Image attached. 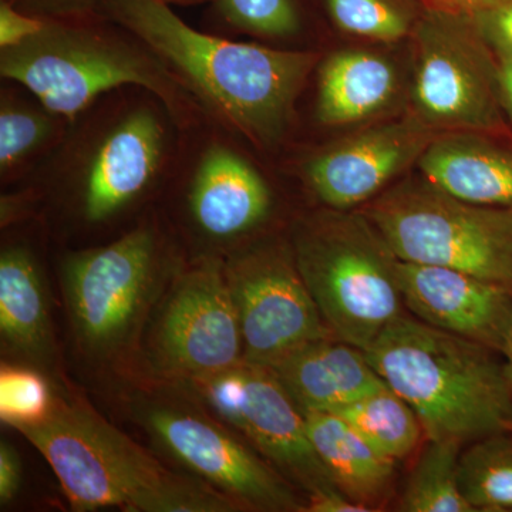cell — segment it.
Here are the masks:
<instances>
[{
  "label": "cell",
  "mask_w": 512,
  "mask_h": 512,
  "mask_svg": "<svg viewBox=\"0 0 512 512\" xmlns=\"http://www.w3.org/2000/svg\"><path fill=\"white\" fill-rule=\"evenodd\" d=\"M100 16L138 37L208 119L259 153L281 150L319 52L241 42L192 28L164 0H107Z\"/></svg>",
  "instance_id": "cell-1"
},
{
  "label": "cell",
  "mask_w": 512,
  "mask_h": 512,
  "mask_svg": "<svg viewBox=\"0 0 512 512\" xmlns=\"http://www.w3.org/2000/svg\"><path fill=\"white\" fill-rule=\"evenodd\" d=\"M183 138L161 97L123 87L74 117L62 144L30 177L32 188H46L82 227H109L173 177Z\"/></svg>",
  "instance_id": "cell-2"
},
{
  "label": "cell",
  "mask_w": 512,
  "mask_h": 512,
  "mask_svg": "<svg viewBox=\"0 0 512 512\" xmlns=\"http://www.w3.org/2000/svg\"><path fill=\"white\" fill-rule=\"evenodd\" d=\"M16 431L46 458L74 511L241 510L237 501L201 478L168 471L86 403L59 396L45 420Z\"/></svg>",
  "instance_id": "cell-3"
},
{
  "label": "cell",
  "mask_w": 512,
  "mask_h": 512,
  "mask_svg": "<svg viewBox=\"0 0 512 512\" xmlns=\"http://www.w3.org/2000/svg\"><path fill=\"white\" fill-rule=\"evenodd\" d=\"M373 369L413 407L427 440L470 444L512 421L500 353L400 316L365 350Z\"/></svg>",
  "instance_id": "cell-4"
},
{
  "label": "cell",
  "mask_w": 512,
  "mask_h": 512,
  "mask_svg": "<svg viewBox=\"0 0 512 512\" xmlns=\"http://www.w3.org/2000/svg\"><path fill=\"white\" fill-rule=\"evenodd\" d=\"M45 20L28 42L0 50V76L49 109L73 120L104 94L134 86L161 97L184 130L210 120L170 69L123 26L103 16Z\"/></svg>",
  "instance_id": "cell-5"
},
{
  "label": "cell",
  "mask_w": 512,
  "mask_h": 512,
  "mask_svg": "<svg viewBox=\"0 0 512 512\" xmlns=\"http://www.w3.org/2000/svg\"><path fill=\"white\" fill-rule=\"evenodd\" d=\"M296 265L335 338L366 350L406 315L399 261L360 210L303 215L289 232Z\"/></svg>",
  "instance_id": "cell-6"
},
{
  "label": "cell",
  "mask_w": 512,
  "mask_h": 512,
  "mask_svg": "<svg viewBox=\"0 0 512 512\" xmlns=\"http://www.w3.org/2000/svg\"><path fill=\"white\" fill-rule=\"evenodd\" d=\"M173 262L167 237L154 221L140 222L109 244L64 256V299L84 355L101 363L130 360Z\"/></svg>",
  "instance_id": "cell-7"
},
{
  "label": "cell",
  "mask_w": 512,
  "mask_h": 512,
  "mask_svg": "<svg viewBox=\"0 0 512 512\" xmlns=\"http://www.w3.org/2000/svg\"><path fill=\"white\" fill-rule=\"evenodd\" d=\"M360 211L394 255L512 288V210L461 200L410 171Z\"/></svg>",
  "instance_id": "cell-8"
},
{
  "label": "cell",
  "mask_w": 512,
  "mask_h": 512,
  "mask_svg": "<svg viewBox=\"0 0 512 512\" xmlns=\"http://www.w3.org/2000/svg\"><path fill=\"white\" fill-rule=\"evenodd\" d=\"M406 111L439 134L511 128L501 106L498 59L473 16L423 10L407 42Z\"/></svg>",
  "instance_id": "cell-9"
},
{
  "label": "cell",
  "mask_w": 512,
  "mask_h": 512,
  "mask_svg": "<svg viewBox=\"0 0 512 512\" xmlns=\"http://www.w3.org/2000/svg\"><path fill=\"white\" fill-rule=\"evenodd\" d=\"M131 413L154 446L191 476L237 501L244 510L295 512L306 501L291 483L220 419L167 389H144Z\"/></svg>",
  "instance_id": "cell-10"
},
{
  "label": "cell",
  "mask_w": 512,
  "mask_h": 512,
  "mask_svg": "<svg viewBox=\"0 0 512 512\" xmlns=\"http://www.w3.org/2000/svg\"><path fill=\"white\" fill-rule=\"evenodd\" d=\"M146 362L160 382L184 384L244 359L224 256L201 255L178 268L147 339Z\"/></svg>",
  "instance_id": "cell-11"
},
{
  "label": "cell",
  "mask_w": 512,
  "mask_h": 512,
  "mask_svg": "<svg viewBox=\"0 0 512 512\" xmlns=\"http://www.w3.org/2000/svg\"><path fill=\"white\" fill-rule=\"evenodd\" d=\"M224 266L248 362L269 367L312 340L333 336L303 281L289 239L238 245Z\"/></svg>",
  "instance_id": "cell-12"
},
{
  "label": "cell",
  "mask_w": 512,
  "mask_h": 512,
  "mask_svg": "<svg viewBox=\"0 0 512 512\" xmlns=\"http://www.w3.org/2000/svg\"><path fill=\"white\" fill-rule=\"evenodd\" d=\"M184 384L289 483L308 495L336 487L309 440L302 410L271 369L242 359Z\"/></svg>",
  "instance_id": "cell-13"
},
{
  "label": "cell",
  "mask_w": 512,
  "mask_h": 512,
  "mask_svg": "<svg viewBox=\"0 0 512 512\" xmlns=\"http://www.w3.org/2000/svg\"><path fill=\"white\" fill-rule=\"evenodd\" d=\"M175 170L183 174L188 220L207 241L238 244L271 217V184L238 138L214 121L184 130Z\"/></svg>",
  "instance_id": "cell-14"
},
{
  "label": "cell",
  "mask_w": 512,
  "mask_h": 512,
  "mask_svg": "<svg viewBox=\"0 0 512 512\" xmlns=\"http://www.w3.org/2000/svg\"><path fill=\"white\" fill-rule=\"evenodd\" d=\"M437 137L404 111L316 148L302 161L301 175L323 207L360 210L416 168Z\"/></svg>",
  "instance_id": "cell-15"
},
{
  "label": "cell",
  "mask_w": 512,
  "mask_h": 512,
  "mask_svg": "<svg viewBox=\"0 0 512 512\" xmlns=\"http://www.w3.org/2000/svg\"><path fill=\"white\" fill-rule=\"evenodd\" d=\"M404 306L433 328L503 353L512 323V288L477 276L399 261Z\"/></svg>",
  "instance_id": "cell-16"
},
{
  "label": "cell",
  "mask_w": 512,
  "mask_h": 512,
  "mask_svg": "<svg viewBox=\"0 0 512 512\" xmlns=\"http://www.w3.org/2000/svg\"><path fill=\"white\" fill-rule=\"evenodd\" d=\"M383 45L343 47L316 67L315 117L323 127H362L407 109L412 66ZM412 63V62H410Z\"/></svg>",
  "instance_id": "cell-17"
},
{
  "label": "cell",
  "mask_w": 512,
  "mask_h": 512,
  "mask_svg": "<svg viewBox=\"0 0 512 512\" xmlns=\"http://www.w3.org/2000/svg\"><path fill=\"white\" fill-rule=\"evenodd\" d=\"M414 170L461 200L512 210V128L441 134Z\"/></svg>",
  "instance_id": "cell-18"
},
{
  "label": "cell",
  "mask_w": 512,
  "mask_h": 512,
  "mask_svg": "<svg viewBox=\"0 0 512 512\" xmlns=\"http://www.w3.org/2000/svg\"><path fill=\"white\" fill-rule=\"evenodd\" d=\"M303 412H336L386 386L365 350L328 336L269 366Z\"/></svg>",
  "instance_id": "cell-19"
},
{
  "label": "cell",
  "mask_w": 512,
  "mask_h": 512,
  "mask_svg": "<svg viewBox=\"0 0 512 512\" xmlns=\"http://www.w3.org/2000/svg\"><path fill=\"white\" fill-rule=\"evenodd\" d=\"M0 336L3 348L30 365H52L55 340L45 278L25 242H8L0 252Z\"/></svg>",
  "instance_id": "cell-20"
},
{
  "label": "cell",
  "mask_w": 512,
  "mask_h": 512,
  "mask_svg": "<svg viewBox=\"0 0 512 512\" xmlns=\"http://www.w3.org/2000/svg\"><path fill=\"white\" fill-rule=\"evenodd\" d=\"M316 454L342 493L370 511L390 497L396 461L384 456L359 431L332 412H303Z\"/></svg>",
  "instance_id": "cell-21"
},
{
  "label": "cell",
  "mask_w": 512,
  "mask_h": 512,
  "mask_svg": "<svg viewBox=\"0 0 512 512\" xmlns=\"http://www.w3.org/2000/svg\"><path fill=\"white\" fill-rule=\"evenodd\" d=\"M72 120L45 106L35 94L10 80L0 87V178L26 180L62 144Z\"/></svg>",
  "instance_id": "cell-22"
},
{
  "label": "cell",
  "mask_w": 512,
  "mask_h": 512,
  "mask_svg": "<svg viewBox=\"0 0 512 512\" xmlns=\"http://www.w3.org/2000/svg\"><path fill=\"white\" fill-rule=\"evenodd\" d=\"M316 18L366 45L397 46L412 37L423 8L417 0H309Z\"/></svg>",
  "instance_id": "cell-23"
},
{
  "label": "cell",
  "mask_w": 512,
  "mask_h": 512,
  "mask_svg": "<svg viewBox=\"0 0 512 512\" xmlns=\"http://www.w3.org/2000/svg\"><path fill=\"white\" fill-rule=\"evenodd\" d=\"M332 413L396 463L409 457L426 436L413 407L387 384Z\"/></svg>",
  "instance_id": "cell-24"
},
{
  "label": "cell",
  "mask_w": 512,
  "mask_h": 512,
  "mask_svg": "<svg viewBox=\"0 0 512 512\" xmlns=\"http://www.w3.org/2000/svg\"><path fill=\"white\" fill-rule=\"evenodd\" d=\"M210 5L222 29L281 47L301 42L316 18L309 0H212Z\"/></svg>",
  "instance_id": "cell-25"
},
{
  "label": "cell",
  "mask_w": 512,
  "mask_h": 512,
  "mask_svg": "<svg viewBox=\"0 0 512 512\" xmlns=\"http://www.w3.org/2000/svg\"><path fill=\"white\" fill-rule=\"evenodd\" d=\"M461 493L476 512H512V431L473 441L458 460Z\"/></svg>",
  "instance_id": "cell-26"
},
{
  "label": "cell",
  "mask_w": 512,
  "mask_h": 512,
  "mask_svg": "<svg viewBox=\"0 0 512 512\" xmlns=\"http://www.w3.org/2000/svg\"><path fill=\"white\" fill-rule=\"evenodd\" d=\"M461 447L460 441L429 439L407 480L397 510L476 512L461 493L458 481Z\"/></svg>",
  "instance_id": "cell-27"
},
{
  "label": "cell",
  "mask_w": 512,
  "mask_h": 512,
  "mask_svg": "<svg viewBox=\"0 0 512 512\" xmlns=\"http://www.w3.org/2000/svg\"><path fill=\"white\" fill-rule=\"evenodd\" d=\"M52 384L35 367L3 363L0 370V419L18 430L40 423L55 409Z\"/></svg>",
  "instance_id": "cell-28"
},
{
  "label": "cell",
  "mask_w": 512,
  "mask_h": 512,
  "mask_svg": "<svg viewBox=\"0 0 512 512\" xmlns=\"http://www.w3.org/2000/svg\"><path fill=\"white\" fill-rule=\"evenodd\" d=\"M40 19H82L100 16L107 0H6Z\"/></svg>",
  "instance_id": "cell-29"
},
{
  "label": "cell",
  "mask_w": 512,
  "mask_h": 512,
  "mask_svg": "<svg viewBox=\"0 0 512 512\" xmlns=\"http://www.w3.org/2000/svg\"><path fill=\"white\" fill-rule=\"evenodd\" d=\"M473 18L495 55L512 60V0H501Z\"/></svg>",
  "instance_id": "cell-30"
},
{
  "label": "cell",
  "mask_w": 512,
  "mask_h": 512,
  "mask_svg": "<svg viewBox=\"0 0 512 512\" xmlns=\"http://www.w3.org/2000/svg\"><path fill=\"white\" fill-rule=\"evenodd\" d=\"M45 19L36 18L0 0V50L28 42L45 26Z\"/></svg>",
  "instance_id": "cell-31"
},
{
  "label": "cell",
  "mask_w": 512,
  "mask_h": 512,
  "mask_svg": "<svg viewBox=\"0 0 512 512\" xmlns=\"http://www.w3.org/2000/svg\"><path fill=\"white\" fill-rule=\"evenodd\" d=\"M22 485V463L8 441L0 443V504L5 507L15 500Z\"/></svg>",
  "instance_id": "cell-32"
},
{
  "label": "cell",
  "mask_w": 512,
  "mask_h": 512,
  "mask_svg": "<svg viewBox=\"0 0 512 512\" xmlns=\"http://www.w3.org/2000/svg\"><path fill=\"white\" fill-rule=\"evenodd\" d=\"M303 512H372L365 505L356 503L338 487L326 488L306 497Z\"/></svg>",
  "instance_id": "cell-33"
},
{
  "label": "cell",
  "mask_w": 512,
  "mask_h": 512,
  "mask_svg": "<svg viewBox=\"0 0 512 512\" xmlns=\"http://www.w3.org/2000/svg\"><path fill=\"white\" fill-rule=\"evenodd\" d=\"M424 10L474 16L501 0H417Z\"/></svg>",
  "instance_id": "cell-34"
},
{
  "label": "cell",
  "mask_w": 512,
  "mask_h": 512,
  "mask_svg": "<svg viewBox=\"0 0 512 512\" xmlns=\"http://www.w3.org/2000/svg\"><path fill=\"white\" fill-rule=\"evenodd\" d=\"M497 59L501 106H503L505 119L512 128V60L503 56H497Z\"/></svg>",
  "instance_id": "cell-35"
},
{
  "label": "cell",
  "mask_w": 512,
  "mask_h": 512,
  "mask_svg": "<svg viewBox=\"0 0 512 512\" xmlns=\"http://www.w3.org/2000/svg\"><path fill=\"white\" fill-rule=\"evenodd\" d=\"M501 356L504 357V370L505 376H507L508 383H510V387L512 390V323L510 332H508L507 342H505L503 353Z\"/></svg>",
  "instance_id": "cell-36"
},
{
  "label": "cell",
  "mask_w": 512,
  "mask_h": 512,
  "mask_svg": "<svg viewBox=\"0 0 512 512\" xmlns=\"http://www.w3.org/2000/svg\"><path fill=\"white\" fill-rule=\"evenodd\" d=\"M170 6H195L202 5V3H211L212 0H164Z\"/></svg>",
  "instance_id": "cell-37"
},
{
  "label": "cell",
  "mask_w": 512,
  "mask_h": 512,
  "mask_svg": "<svg viewBox=\"0 0 512 512\" xmlns=\"http://www.w3.org/2000/svg\"><path fill=\"white\" fill-rule=\"evenodd\" d=\"M505 430H511L512 431V421H508V423L505 424Z\"/></svg>",
  "instance_id": "cell-38"
}]
</instances>
